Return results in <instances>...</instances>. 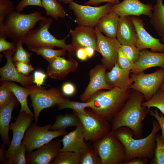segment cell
<instances>
[{
  "mask_svg": "<svg viewBox=\"0 0 164 164\" xmlns=\"http://www.w3.org/2000/svg\"><path fill=\"white\" fill-rule=\"evenodd\" d=\"M144 100L141 93L132 90L122 109L110 122L111 130L127 127L132 130L135 138H142L143 122L150 109L142 105Z\"/></svg>",
  "mask_w": 164,
  "mask_h": 164,
  "instance_id": "obj_1",
  "label": "cell"
},
{
  "mask_svg": "<svg viewBox=\"0 0 164 164\" xmlns=\"http://www.w3.org/2000/svg\"><path fill=\"white\" fill-rule=\"evenodd\" d=\"M152 128L150 133L143 138H135L132 129L123 127L114 131L117 138L122 143L126 151L124 161L137 157L152 159L156 147L155 136L161 129L156 120L152 121Z\"/></svg>",
  "mask_w": 164,
  "mask_h": 164,
  "instance_id": "obj_2",
  "label": "cell"
},
{
  "mask_svg": "<svg viewBox=\"0 0 164 164\" xmlns=\"http://www.w3.org/2000/svg\"><path fill=\"white\" fill-rule=\"evenodd\" d=\"M132 91L116 87L107 91L100 90L88 100L91 103L90 108L95 114L110 122L122 109Z\"/></svg>",
  "mask_w": 164,
  "mask_h": 164,
  "instance_id": "obj_3",
  "label": "cell"
},
{
  "mask_svg": "<svg viewBox=\"0 0 164 164\" xmlns=\"http://www.w3.org/2000/svg\"><path fill=\"white\" fill-rule=\"evenodd\" d=\"M46 17L38 11L28 14L12 11L6 15L4 22L6 36L15 43L22 42L36 23Z\"/></svg>",
  "mask_w": 164,
  "mask_h": 164,
  "instance_id": "obj_4",
  "label": "cell"
},
{
  "mask_svg": "<svg viewBox=\"0 0 164 164\" xmlns=\"http://www.w3.org/2000/svg\"><path fill=\"white\" fill-rule=\"evenodd\" d=\"M51 17H46L40 20L39 27L32 29L23 40V43L27 47H36L43 46L60 47L65 49L69 54L73 57L76 54V51L71 44H67L65 40L68 36L63 39H57L49 31L53 22Z\"/></svg>",
  "mask_w": 164,
  "mask_h": 164,
  "instance_id": "obj_5",
  "label": "cell"
},
{
  "mask_svg": "<svg viewBox=\"0 0 164 164\" xmlns=\"http://www.w3.org/2000/svg\"><path fill=\"white\" fill-rule=\"evenodd\" d=\"M93 147L102 164H119L125 161L126 151L122 143L111 130L97 141Z\"/></svg>",
  "mask_w": 164,
  "mask_h": 164,
  "instance_id": "obj_6",
  "label": "cell"
},
{
  "mask_svg": "<svg viewBox=\"0 0 164 164\" xmlns=\"http://www.w3.org/2000/svg\"><path fill=\"white\" fill-rule=\"evenodd\" d=\"M36 123H31L26 130L21 144L28 153L37 149L53 139L63 136L67 133L66 129L50 131L51 125L40 126Z\"/></svg>",
  "mask_w": 164,
  "mask_h": 164,
  "instance_id": "obj_7",
  "label": "cell"
},
{
  "mask_svg": "<svg viewBox=\"0 0 164 164\" xmlns=\"http://www.w3.org/2000/svg\"><path fill=\"white\" fill-rule=\"evenodd\" d=\"M86 111L84 114L74 112L81 124L85 141L94 142L111 130V123L92 111Z\"/></svg>",
  "mask_w": 164,
  "mask_h": 164,
  "instance_id": "obj_8",
  "label": "cell"
},
{
  "mask_svg": "<svg viewBox=\"0 0 164 164\" xmlns=\"http://www.w3.org/2000/svg\"><path fill=\"white\" fill-rule=\"evenodd\" d=\"M130 77L133 83L129 89L141 93L147 101L159 91L164 82V69L161 68L148 74L144 72L137 74L132 73Z\"/></svg>",
  "mask_w": 164,
  "mask_h": 164,
  "instance_id": "obj_9",
  "label": "cell"
},
{
  "mask_svg": "<svg viewBox=\"0 0 164 164\" xmlns=\"http://www.w3.org/2000/svg\"><path fill=\"white\" fill-rule=\"evenodd\" d=\"M69 8L76 17L74 20L78 26H86L94 28L99 20L111 10L113 5L108 3L102 6L93 7L82 5L73 1L68 4Z\"/></svg>",
  "mask_w": 164,
  "mask_h": 164,
  "instance_id": "obj_10",
  "label": "cell"
},
{
  "mask_svg": "<svg viewBox=\"0 0 164 164\" xmlns=\"http://www.w3.org/2000/svg\"><path fill=\"white\" fill-rule=\"evenodd\" d=\"M34 114L35 123L37 124L39 114L44 109L58 105L65 98L58 87L46 90L44 87L30 95Z\"/></svg>",
  "mask_w": 164,
  "mask_h": 164,
  "instance_id": "obj_11",
  "label": "cell"
},
{
  "mask_svg": "<svg viewBox=\"0 0 164 164\" xmlns=\"http://www.w3.org/2000/svg\"><path fill=\"white\" fill-rule=\"evenodd\" d=\"M94 29L97 35L95 50L102 56L101 64L110 70L117 63L118 51L121 44L116 37L104 36L96 27Z\"/></svg>",
  "mask_w": 164,
  "mask_h": 164,
  "instance_id": "obj_12",
  "label": "cell"
},
{
  "mask_svg": "<svg viewBox=\"0 0 164 164\" xmlns=\"http://www.w3.org/2000/svg\"><path fill=\"white\" fill-rule=\"evenodd\" d=\"M34 120V116L25 111L20 112L15 121L10 124L9 130L13 132L12 138L10 145L5 153V158L11 159L21 144L26 132Z\"/></svg>",
  "mask_w": 164,
  "mask_h": 164,
  "instance_id": "obj_13",
  "label": "cell"
},
{
  "mask_svg": "<svg viewBox=\"0 0 164 164\" xmlns=\"http://www.w3.org/2000/svg\"><path fill=\"white\" fill-rule=\"evenodd\" d=\"M136 30L137 39L135 46L140 50L149 49L151 51L164 52V44L160 39L154 38L144 28L143 21L139 17L131 16Z\"/></svg>",
  "mask_w": 164,
  "mask_h": 164,
  "instance_id": "obj_14",
  "label": "cell"
},
{
  "mask_svg": "<svg viewBox=\"0 0 164 164\" xmlns=\"http://www.w3.org/2000/svg\"><path fill=\"white\" fill-rule=\"evenodd\" d=\"M61 140H51L26 155L28 164H50L61 152Z\"/></svg>",
  "mask_w": 164,
  "mask_h": 164,
  "instance_id": "obj_15",
  "label": "cell"
},
{
  "mask_svg": "<svg viewBox=\"0 0 164 164\" xmlns=\"http://www.w3.org/2000/svg\"><path fill=\"white\" fill-rule=\"evenodd\" d=\"M107 70L102 64L97 65L89 72L90 82L84 92L80 96L82 102L88 101L94 94L101 89L110 90L113 87L108 84L106 81L105 75Z\"/></svg>",
  "mask_w": 164,
  "mask_h": 164,
  "instance_id": "obj_16",
  "label": "cell"
},
{
  "mask_svg": "<svg viewBox=\"0 0 164 164\" xmlns=\"http://www.w3.org/2000/svg\"><path fill=\"white\" fill-rule=\"evenodd\" d=\"M14 52L7 50L3 52L6 59V63L0 68V80L14 81L27 87L34 83L33 77H29L19 72L13 63L12 56Z\"/></svg>",
  "mask_w": 164,
  "mask_h": 164,
  "instance_id": "obj_17",
  "label": "cell"
},
{
  "mask_svg": "<svg viewBox=\"0 0 164 164\" xmlns=\"http://www.w3.org/2000/svg\"><path fill=\"white\" fill-rule=\"evenodd\" d=\"M111 10L119 16L142 15L149 16L152 15L153 6L150 4H145L139 0H124L111 7Z\"/></svg>",
  "mask_w": 164,
  "mask_h": 164,
  "instance_id": "obj_18",
  "label": "cell"
},
{
  "mask_svg": "<svg viewBox=\"0 0 164 164\" xmlns=\"http://www.w3.org/2000/svg\"><path fill=\"white\" fill-rule=\"evenodd\" d=\"M78 63L73 57L69 54L68 59L63 57H57L50 63L47 67V74L54 79L62 80L70 73L76 70Z\"/></svg>",
  "mask_w": 164,
  "mask_h": 164,
  "instance_id": "obj_19",
  "label": "cell"
},
{
  "mask_svg": "<svg viewBox=\"0 0 164 164\" xmlns=\"http://www.w3.org/2000/svg\"><path fill=\"white\" fill-rule=\"evenodd\" d=\"M72 37L71 44L76 50L80 48L91 47L95 50L97 43V35L94 28L86 26H78L70 29Z\"/></svg>",
  "mask_w": 164,
  "mask_h": 164,
  "instance_id": "obj_20",
  "label": "cell"
},
{
  "mask_svg": "<svg viewBox=\"0 0 164 164\" xmlns=\"http://www.w3.org/2000/svg\"><path fill=\"white\" fill-rule=\"evenodd\" d=\"M61 141L63 144L61 152L70 151L81 154L89 147L85 142L80 121L76 128L64 135Z\"/></svg>",
  "mask_w": 164,
  "mask_h": 164,
  "instance_id": "obj_21",
  "label": "cell"
},
{
  "mask_svg": "<svg viewBox=\"0 0 164 164\" xmlns=\"http://www.w3.org/2000/svg\"><path fill=\"white\" fill-rule=\"evenodd\" d=\"M135 67L131 73L137 74L149 68L159 67L164 69V52L149 51L147 49L140 51Z\"/></svg>",
  "mask_w": 164,
  "mask_h": 164,
  "instance_id": "obj_22",
  "label": "cell"
},
{
  "mask_svg": "<svg viewBox=\"0 0 164 164\" xmlns=\"http://www.w3.org/2000/svg\"><path fill=\"white\" fill-rule=\"evenodd\" d=\"M116 38L121 45L135 46L137 34L131 16H120Z\"/></svg>",
  "mask_w": 164,
  "mask_h": 164,
  "instance_id": "obj_23",
  "label": "cell"
},
{
  "mask_svg": "<svg viewBox=\"0 0 164 164\" xmlns=\"http://www.w3.org/2000/svg\"><path fill=\"white\" fill-rule=\"evenodd\" d=\"M17 99L14 95L5 105L0 107V135L3 142L9 147V131L13 110L18 105Z\"/></svg>",
  "mask_w": 164,
  "mask_h": 164,
  "instance_id": "obj_24",
  "label": "cell"
},
{
  "mask_svg": "<svg viewBox=\"0 0 164 164\" xmlns=\"http://www.w3.org/2000/svg\"><path fill=\"white\" fill-rule=\"evenodd\" d=\"M105 78L107 83L110 86L124 90L129 89L133 83L130 75H128L117 63L109 71L106 72Z\"/></svg>",
  "mask_w": 164,
  "mask_h": 164,
  "instance_id": "obj_25",
  "label": "cell"
},
{
  "mask_svg": "<svg viewBox=\"0 0 164 164\" xmlns=\"http://www.w3.org/2000/svg\"><path fill=\"white\" fill-rule=\"evenodd\" d=\"M7 85L21 105L20 112L25 111L34 116L30 110L27 102V98L32 93L40 90L43 87L32 85L27 88L22 87L10 81H6Z\"/></svg>",
  "mask_w": 164,
  "mask_h": 164,
  "instance_id": "obj_26",
  "label": "cell"
},
{
  "mask_svg": "<svg viewBox=\"0 0 164 164\" xmlns=\"http://www.w3.org/2000/svg\"><path fill=\"white\" fill-rule=\"evenodd\" d=\"M119 19L120 16L111 10L99 20L96 27L106 36L116 37Z\"/></svg>",
  "mask_w": 164,
  "mask_h": 164,
  "instance_id": "obj_27",
  "label": "cell"
},
{
  "mask_svg": "<svg viewBox=\"0 0 164 164\" xmlns=\"http://www.w3.org/2000/svg\"><path fill=\"white\" fill-rule=\"evenodd\" d=\"M164 0H156L153 6V10L150 17V22L156 32L160 40L164 42Z\"/></svg>",
  "mask_w": 164,
  "mask_h": 164,
  "instance_id": "obj_28",
  "label": "cell"
},
{
  "mask_svg": "<svg viewBox=\"0 0 164 164\" xmlns=\"http://www.w3.org/2000/svg\"><path fill=\"white\" fill-rule=\"evenodd\" d=\"M80 122L78 115L75 112L74 114H60L56 117L55 121L51 125L50 129L55 131L70 127H76Z\"/></svg>",
  "mask_w": 164,
  "mask_h": 164,
  "instance_id": "obj_29",
  "label": "cell"
},
{
  "mask_svg": "<svg viewBox=\"0 0 164 164\" xmlns=\"http://www.w3.org/2000/svg\"><path fill=\"white\" fill-rule=\"evenodd\" d=\"M41 1L42 7L45 9L47 16L55 19L65 17V10L57 0H41Z\"/></svg>",
  "mask_w": 164,
  "mask_h": 164,
  "instance_id": "obj_30",
  "label": "cell"
},
{
  "mask_svg": "<svg viewBox=\"0 0 164 164\" xmlns=\"http://www.w3.org/2000/svg\"><path fill=\"white\" fill-rule=\"evenodd\" d=\"M28 48L31 51L42 56L49 63L52 62L58 56L65 55L67 51L64 49L55 50L54 49L53 47L47 46Z\"/></svg>",
  "mask_w": 164,
  "mask_h": 164,
  "instance_id": "obj_31",
  "label": "cell"
},
{
  "mask_svg": "<svg viewBox=\"0 0 164 164\" xmlns=\"http://www.w3.org/2000/svg\"><path fill=\"white\" fill-rule=\"evenodd\" d=\"M15 6L10 0H0V38L6 39L4 22L6 15L14 11Z\"/></svg>",
  "mask_w": 164,
  "mask_h": 164,
  "instance_id": "obj_32",
  "label": "cell"
},
{
  "mask_svg": "<svg viewBox=\"0 0 164 164\" xmlns=\"http://www.w3.org/2000/svg\"><path fill=\"white\" fill-rule=\"evenodd\" d=\"M81 154L70 151L60 152L52 164H80Z\"/></svg>",
  "mask_w": 164,
  "mask_h": 164,
  "instance_id": "obj_33",
  "label": "cell"
},
{
  "mask_svg": "<svg viewBox=\"0 0 164 164\" xmlns=\"http://www.w3.org/2000/svg\"><path fill=\"white\" fill-rule=\"evenodd\" d=\"M91 103L90 101L80 102L70 101L65 99L57 105L59 110L69 108L72 109L76 113L84 114L86 112L85 108L87 107L91 108Z\"/></svg>",
  "mask_w": 164,
  "mask_h": 164,
  "instance_id": "obj_34",
  "label": "cell"
},
{
  "mask_svg": "<svg viewBox=\"0 0 164 164\" xmlns=\"http://www.w3.org/2000/svg\"><path fill=\"white\" fill-rule=\"evenodd\" d=\"M156 147L154 156L150 163L164 164V140L161 135L157 134L155 136Z\"/></svg>",
  "mask_w": 164,
  "mask_h": 164,
  "instance_id": "obj_35",
  "label": "cell"
},
{
  "mask_svg": "<svg viewBox=\"0 0 164 164\" xmlns=\"http://www.w3.org/2000/svg\"><path fill=\"white\" fill-rule=\"evenodd\" d=\"M142 105L149 109L156 108L164 115V91L159 90L150 100L144 101Z\"/></svg>",
  "mask_w": 164,
  "mask_h": 164,
  "instance_id": "obj_36",
  "label": "cell"
},
{
  "mask_svg": "<svg viewBox=\"0 0 164 164\" xmlns=\"http://www.w3.org/2000/svg\"><path fill=\"white\" fill-rule=\"evenodd\" d=\"M80 164H102L101 159L94 149L89 147L80 155Z\"/></svg>",
  "mask_w": 164,
  "mask_h": 164,
  "instance_id": "obj_37",
  "label": "cell"
},
{
  "mask_svg": "<svg viewBox=\"0 0 164 164\" xmlns=\"http://www.w3.org/2000/svg\"><path fill=\"white\" fill-rule=\"evenodd\" d=\"M16 49L14 54L12 56L13 62L16 61H21L25 63L30 64V57L31 53L26 51L22 46V41H19L16 43Z\"/></svg>",
  "mask_w": 164,
  "mask_h": 164,
  "instance_id": "obj_38",
  "label": "cell"
},
{
  "mask_svg": "<svg viewBox=\"0 0 164 164\" xmlns=\"http://www.w3.org/2000/svg\"><path fill=\"white\" fill-rule=\"evenodd\" d=\"M118 66L128 75L135 67V63L131 62L126 56L121 47L118 51L117 63Z\"/></svg>",
  "mask_w": 164,
  "mask_h": 164,
  "instance_id": "obj_39",
  "label": "cell"
},
{
  "mask_svg": "<svg viewBox=\"0 0 164 164\" xmlns=\"http://www.w3.org/2000/svg\"><path fill=\"white\" fill-rule=\"evenodd\" d=\"M26 150L25 146L21 144L11 159H7L5 163L10 164H28L26 158Z\"/></svg>",
  "mask_w": 164,
  "mask_h": 164,
  "instance_id": "obj_40",
  "label": "cell"
},
{
  "mask_svg": "<svg viewBox=\"0 0 164 164\" xmlns=\"http://www.w3.org/2000/svg\"><path fill=\"white\" fill-rule=\"evenodd\" d=\"M121 48L126 56L131 62L135 63L138 60L140 51L135 46L121 45Z\"/></svg>",
  "mask_w": 164,
  "mask_h": 164,
  "instance_id": "obj_41",
  "label": "cell"
},
{
  "mask_svg": "<svg viewBox=\"0 0 164 164\" xmlns=\"http://www.w3.org/2000/svg\"><path fill=\"white\" fill-rule=\"evenodd\" d=\"M0 87V107L7 104L14 94L8 86L7 81H2Z\"/></svg>",
  "mask_w": 164,
  "mask_h": 164,
  "instance_id": "obj_42",
  "label": "cell"
},
{
  "mask_svg": "<svg viewBox=\"0 0 164 164\" xmlns=\"http://www.w3.org/2000/svg\"><path fill=\"white\" fill-rule=\"evenodd\" d=\"M29 5L42 7L41 0H21L16 7V10L20 12L25 7Z\"/></svg>",
  "mask_w": 164,
  "mask_h": 164,
  "instance_id": "obj_43",
  "label": "cell"
},
{
  "mask_svg": "<svg viewBox=\"0 0 164 164\" xmlns=\"http://www.w3.org/2000/svg\"><path fill=\"white\" fill-rule=\"evenodd\" d=\"M149 113L158 121L162 131L161 136L164 140V115L161 112L159 113L157 109L153 111L150 109Z\"/></svg>",
  "mask_w": 164,
  "mask_h": 164,
  "instance_id": "obj_44",
  "label": "cell"
},
{
  "mask_svg": "<svg viewBox=\"0 0 164 164\" xmlns=\"http://www.w3.org/2000/svg\"><path fill=\"white\" fill-rule=\"evenodd\" d=\"M15 63V66L18 71L24 75L29 76V73L34 70V68L30 64L19 61Z\"/></svg>",
  "mask_w": 164,
  "mask_h": 164,
  "instance_id": "obj_45",
  "label": "cell"
},
{
  "mask_svg": "<svg viewBox=\"0 0 164 164\" xmlns=\"http://www.w3.org/2000/svg\"><path fill=\"white\" fill-rule=\"evenodd\" d=\"M16 46V45L15 43L9 42L5 38H0V52L7 50H11L15 52Z\"/></svg>",
  "mask_w": 164,
  "mask_h": 164,
  "instance_id": "obj_46",
  "label": "cell"
},
{
  "mask_svg": "<svg viewBox=\"0 0 164 164\" xmlns=\"http://www.w3.org/2000/svg\"><path fill=\"white\" fill-rule=\"evenodd\" d=\"M76 89L74 85L70 82L64 83L62 87V92L64 95L71 96L75 92Z\"/></svg>",
  "mask_w": 164,
  "mask_h": 164,
  "instance_id": "obj_47",
  "label": "cell"
},
{
  "mask_svg": "<svg viewBox=\"0 0 164 164\" xmlns=\"http://www.w3.org/2000/svg\"><path fill=\"white\" fill-rule=\"evenodd\" d=\"M46 75L40 71H36L33 76L34 83L38 86L43 84Z\"/></svg>",
  "mask_w": 164,
  "mask_h": 164,
  "instance_id": "obj_48",
  "label": "cell"
},
{
  "mask_svg": "<svg viewBox=\"0 0 164 164\" xmlns=\"http://www.w3.org/2000/svg\"><path fill=\"white\" fill-rule=\"evenodd\" d=\"M108 2L113 5L119 3V0H89L86 2L85 4L89 5H96L102 2Z\"/></svg>",
  "mask_w": 164,
  "mask_h": 164,
  "instance_id": "obj_49",
  "label": "cell"
},
{
  "mask_svg": "<svg viewBox=\"0 0 164 164\" xmlns=\"http://www.w3.org/2000/svg\"><path fill=\"white\" fill-rule=\"evenodd\" d=\"M148 159L142 157H137L127 161H123L121 164H147Z\"/></svg>",
  "mask_w": 164,
  "mask_h": 164,
  "instance_id": "obj_50",
  "label": "cell"
},
{
  "mask_svg": "<svg viewBox=\"0 0 164 164\" xmlns=\"http://www.w3.org/2000/svg\"><path fill=\"white\" fill-rule=\"evenodd\" d=\"M76 54L78 58L82 61L86 60L88 58L85 48L78 49L76 50Z\"/></svg>",
  "mask_w": 164,
  "mask_h": 164,
  "instance_id": "obj_51",
  "label": "cell"
},
{
  "mask_svg": "<svg viewBox=\"0 0 164 164\" xmlns=\"http://www.w3.org/2000/svg\"><path fill=\"white\" fill-rule=\"evenodd\" d=\"M85 50L88 58H91L94 55L95 49L91 47H87L85 48Z\"/></svg>",
  "mask_w": 164,
  "mask_h": 164,
  "instance_id": "obj_52",
  "label": "cell"
},
{
  "mask_svg": "<svg viewBox=\"0 0 164 164\" xmlns=\"http://www.w3.org/2000/svg\"><path fill=\"white\" fill-rule=\"evenodd\" d=\"M5 145V143L3 142L1 145L0 150V161L1 163L4 162L5 159V155L4 154V148Z\"/></svg>",
  "mask_w": 164,
  "mask_h": 164,
  "instance_id": "obj_53",
  "label": "cell"
},
{
  "mask_svg": "<svg viewBox=\"0 0 164 164\" xmlns=\"http://www.w3.org/2000/svg\"><path fill=\"white\" fill-rule=\"evenodd\" d=\"M60 2H63L66 4H68L70 2L73 1V0H58Z\"/></svg>",
  "mask_w": 164,
  "mask_h": 164,
  "instance_id": "obj_54",
  "label": "cell"
},
{
  "mask_svg": "<svg viewBox=\"0 0 164 164\" xmlns=\"http://www.w3.org/2000/svg\"><path fill=\"white\" fill-rule=\"evenodd\" d=\"M159 90L164 91V82L162 84Z\"/></svg>",
  "mask_w": 164,
  "mask_h": 164,
  "instance_id": "obj_55",
  "label": "cell"
},
{
  "mask_svg": "<svg viewBox=\"0 0 164 164\" xmlns=\"http://www.w3.org/2000/svg\"></svg>",
  "mask_w": 164,
  "mask_h": 164,
  "instance_id": "obj_56",
  "label": "cell"
}]
</instances>
